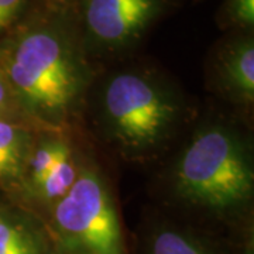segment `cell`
I'll list each match as a JSON object with an SVG mask.
<instances>
[{
    "label": "cell",
    "mask_w": 254,
    "mask_h": 254,
    "mask_svg": "<svg viewBox=\"0 0 254 254\" xmlns=\"http://www.w3.org/2000/svg\"><path fill=\"white\" fill-rule=\"evenodd\" d=\"M103 106L115 136L133 150L158 143L175 118L171 99L138 73L115 75L105 89Z\"/></svg>",
    "instance_id": "277c9868"
},
{
    "label": "cell",
    "mask_w": 254,
    "mask_h": 254,
    "mask_svg": "<svg viewBox=\"0 0 254 254\" xmlns=\"http://www.w3.org/2000/svg\"><path fill=\"white\" fill-rule=\"evenodd\" d=\"M153 254H206L199 246L173 230L158 233L153 242Z\"/></svg>",
    "instance_id": "8fae6325"
},
{
    "label": "cell",
    "mask_w": 254,
    "mask_h": 254,
    "mask_svg": "<svg viewBox=\"0 0 254 254\" xmlns=\"http://www.w3.org/2000/svg\"><path fill=\"white\" fill-rule=\"evenodd\" d=\"M155 10L157 0H88L85 21L98 41L120 46L144 30Z\"/></svg>",
    "instance_id": "5b68a950"
},
{
    "label": "cell",
    "mask_w": 254,
    "mask_h": 254,
    "mask_svg": "<svg viewBox=\"0 0 254 254\" xmlns=\"http://www.w3.org/2000/svg\"><path fill=\"white\" fill-rule=\"evenodd\" d=\"M227 86L247 102L254 98V46L252 40L239 41L227 51L222 64Z\"/></svg>",
    "instance_id": "52a82bcc"
},
{
    "label": "cell",
    "mask_w": 254,
    "mask_h": 254,
    "mask_svg": "<svg viewBox=\"0 0 254 254\" xmlns=\"http://www.w3.org/2000/svg\"><path fill=\"white\" fill-rule=\"evenodd\" d=\"M78 178V171L73 163L71 150H68L61 158L53 165V168L47 173L41 182L36 187L37 195L46 200L61 199Z\"/></svg>",
    "instance_id": "9c48e42d"
},
{
    "label": "cell",
    "mask_w": 254,
    "mask_h": 254,
    "mask_svg": "<svg viewBox=\"0 0 254 254\" xmlns=\"http://www.w3.org/2000/svg\"><path fill=\"white\" fill-rule=\"evenodd\" d=\"M0 254H43L36 233L27 223L0 208Z\"/></svg>",
    "instance_id": "ba28073f"
},
{
    "label": "cell",
    "mask_w": 254,
    "mask_h": 254,
    "mask_svg": "<svg viewBox=\"0 0 254 254\" xmlns=\"http://www.w3.org/2000/svg\"><path fill=\"white\" fill-rule=\"evenodd\" d=\"M253 168L233 133L213 126L199 131L175 167V187L192 203L237 206L253 192Z\"/></svg>",
    "instance_id": "7a4b0ae2"
},
{
    "label": "cell",
    "mask_w": 254,
    "mask_h": 254,
    "mask_svg": "<svg viewBox=\"0 0 254 254\" xmlns=\"http://www.w3.org/2000/svg\"><path fill=\"white\" fill-rule=\"evenodd\" d=\"M30 153L27 130L11 119H0V180L18 178L26 170Z\"/></svg>",
    "instance_id": "8992f818"
},
{
    "label": "cell",
    "mask_w": 254,
    "mask_h": 254,
    "mask_svg": "<svg viewBox=\"0 0 254 254\" xmlns=\"http://www.w3.org/2000/svg\"><path fill=\"white\" fill-rule=\"evenodd\" d=\"M18 108L14 96L11 93L9 83L6 81L4 75L0 71V119H11L17 115Z\"/></svg>",
    "instance_id": "4fadbf2b"
},
{
    "label": "cell",
    "mask_w": 254,
    "mask_h": 254,
    "mask_svg": "<svg viewBox=\"0 0 254 254\" xmlns=\"http://www.w3.org/2000/svg\"><path fill=\"white\" fill-rule=\"evenodd\" d=\"M229 10L232 18L246 27L254 23V0H230Z\"/></svg>",
    "instance_id": "5bb4252c"
},
{
    "label": "cell",
    "mask_w": 254,
    "mask_h": 254,
    "mask_svg": "<svg viewBox=\"0 0 254 254\" xmlns=\"http://www.w3.org/2000/svg\"><path fill=\"white\" fill-rule=\"evenodd\" d=\"M53 220L65 243L82 254H123L118 215L98 174L85 170L61 199Z\"/></svg>",
    "instance_id": "3957f363"
},
{
    "label": "cell",
    "mask_w": 254,
    "mask_h": 254,
    "mask_svg": "<svg viewBox=\"0 0 254 254\" xmlns=\"http://www.w3.org/2000/svg\"><path fill=\"white\" fill-rule=\"evenodd\" d=\"M68 150H69V147L65 143L53 140V141H46V143L40 144L33 153H30L27 164H26V170H24L28 174L30 184H33L36 188L41 182V180L46 177L47 173L53 168V165Z\"/></svg>",
    "instance_id": "30bf717a"
},
{
    "label": "cell",
    "mask_w": 254,
    "mask_h": 254,
    "mask_svg": "<svg viewBox=\"0 0 254 254\" xmlns=\"http://www.w3.org/2000/svg\"><path fill=\"white\" fill-rule=\"evenodd\" d=\"M28 0H0V38L16 26Z\"/></svg>",
    "instance_id": "7c38bea8"
},
{
    "label": "cell",
    "mask_w": 254,
    "mask_h": 254,
    "mask_svg": "<svg viewBox=\"0 0 254 254\" xmlns=\"http://www.w3.org/2000/svg\"><path fill=\"white\" fill-rule=\"evenodd\" d=\"M0 71L18 112L47 126L60 125L81 92L75 48L64 28L53 23H30L1 37Z\"/></svg>",
    "instance_id": "6da1fadb"
}]
</instances>
